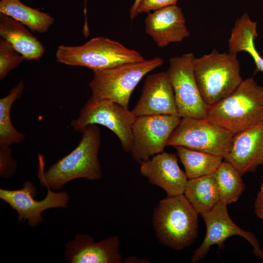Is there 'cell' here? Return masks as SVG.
<instances>
[{
    "mask_svg": "<svg viewBox=\"0 0 263 263\" xmlns=\"http://www.w3.org/2000/svg\"><path fill=\"white\" fill-rule=\"evenodd\" d=\"M77 146L44 171L45 163L38 155V176L40 184L60 190L68 182L78 178L97 180L102 175L98 154L101 145L100 129L95 124L87 126L81 132Z\"/></svg>",
    "mask_w": 263,
    "mask_h": 263,
    "instance_id": "6da1fadb",
    "label": "cell"
},
{
    "mask_svg": "<svg viewBox=\"0 0 263 263\" xmlns=\"http://www.w3.org/2000/svg\"><path fill=\"white\" fill-rule=\"evenodd\" d=\"M206 119L233 134L263 123V87L243 80L230 94L209 107Z\"/></svg>",
    "mask_w": 263,
    "mask_h": 263,
    "instance_id": "7a4b0ae2",
    "label": "cell"
},
{
    "mask_svg": "<svg viewBox=\"0 0 263 263\" xmlns=\"http://www.w3.org/2000/svg\"><path fill=\"white\" fill-rule=\"evenodd\" d=\"M198 214L184 194L160 200L152 218L159 242L177 250L191 245L198 235Z\"/></svg>",
    "mask_w": 263,
    "mask_h": 263,
    "instance_id": "3957f363",
    "label": "cell"
},
{
    "mask_svg": "<svg viewBox=\"0 0 263 263\" xmlns=\"http://www.w3.org/2000/svg\"><path fill=\"white\" fill-rule=\"evenodd\" d=\"M194 72L201 97L209 107L230 94L243 80L237 54L221 53L215 49L195 57Z\"/></svg>",
    "mask_w": 263,
    "mask_h": 263,
    "instance_id": "277c9868",
    "label": "cell"
},
{
    "mask_svg": "<svg viewBox=\"0 0 263 263\" xmlns=\"http://www.w3.org/2000/svg\"><path fill=\"white\" fill-rule=\"evenodd\" d=\"M163 62V59L157 56L93 71V78L88 84L92 91L90 99L109 100L129 109L131 96L138 83Z\"/></svg>",
    "mask_w": 263,
    "mask_h": 263,
    "instance_id": "5b68a950",
    "label": "cell"
},
{
    "mask_svg": "<svg viewBox=\"0 0 263 263\" xmlns=\"http://www.w3.org/2000/svg\"><path fill=\"white\" fill-rule=\"evenodd\" d=\"M56 56L59 63L85 67L93 71L145 60L139 52L103 37L93 38L78 46L61 45L57 49Z\"/></svg>",
    "mask_w": 263,
    "mask_h": 263,
    "instance_id": "8992f818",
    "label": "cell"
},
{
    "mask_svg": "<svg viewBox=\"0 0 263 263\" xmlns=\"http://www.w3.org/2000/svg\"><path fill=\"white\" fill-rule=\"evenodd\" d=\"M233 137V134L207 119L182 117L167 146H181L224 158L231 150Z\"/></svg>",
    "mask_w": 263,
    "mask_h": 263,
    "instance_id": "52a82bcc",
    "label": "cell"
},
{
    "mask_svg": "<svg viewBox=\"0 0 263 263\" xmlns=\"http://www.w3.org/2000/svg\"><path fill=\"white\" fill-rule=\"evenodd\" d=\"M136 118L132 111L118 103L89 98L81 109L78 117L72 121L71 125L79 132L91 124L104 126L118 137L123 150L130 152L133 143L132 127Z\"/></svg>",
    "mask_w": 263,
    "mask_h": 263,
    "instance_id": "ba28073f",
    "label": "cell"
},
{
    "mask_svg": "<svg viewBox=\"0 0 263 263\" xmlns=\"http://www.w3.org/2000/svg\"><path fill=\"white\" fill-rule=\"evenodd\" d=\"M193 53L171 57L166 72L172 86L178 115L206 119L209 108L200 93L194 72Z\"/></svg>",
    "mask_w": 263,
    "mask_h": 263,
    "instance_id": "9c48e42d",
    "label": "cell"
},
{
    "mask_svg": "<svg viewBox=\"0 0 263 263\" xmlns=\"http://www.w3.org/2000/svg\"><path fill=\"white\" fill-rule=\"evenodd\" d=\"M182 117L175 115L136 117L132 127V159L141 164L164 151L168 140Z\"/></svg>",
    "mask_w": 263,
    "mask_h": 263,
    "instance_id": "30bf717a",
    "label": "cell"
},
{
    "mask_svg": "<svg viewBox=\"0 0 263 263\" xmlns=\"http://www.w3.org/2000/svg\"><path fill=\"white\" fill-rule=\"evenodd\" d=\"M47 193L41 200H36L37 194L36 187L29 181L24 183L23 187L18 189L0 188V198L18 214V222L27 220L31 227L38 226L43 221L42 213L52 208H67L70 197L65 191L55 192L46 187Z\"/></svg>",
    "mask_w": 263,
    "mask_h": 263,
    "instance_id": "8fae6325",
    "label": "cell"
},
{
    "mask_svg": "<svg viewBox=\"0 0 263 263\" xmlns=\"http://www.w3.org/2000/svg\"><path fill=\"white\" fill-rule=\"evenodd\" d=\"M227 205L220 201L210 211L200 214L206 224V233L202 244L191 257V263H198L204 258L213 245H218L219 249L223 248L225 241L233 236L246 240L253 247L254 254L263 260V251L258 239L253 233L244 230L234 223L228 214Z\"/></svg>",
    "mask_w": 263,
    "mask_h": 263,
    "instance_id": "7c38bea8",
    "label": "cell"
},
{
    "mask_svg": "<svg viewBox=\"0 0 263 263\" xmlns=\"http://www.w3.org/2000/svg\"><path fill=\"white\" fill-rule=\"evenodd\" d=\"M132 112L136 117L178 115L173 89L167 72L147 76L141 96Z\"/></svg>",
    "mask_w": 263,
    "mask_h": 263,
    "instance_id": "4fadbf2b",
    "label": "cell"
},
{
    "mask_svg": "<svg viewBox=\"0 0 263 263\" xmlns=\"http://www.w3.org/2000/svg\"><path fill=\"white\" fill-rule=\"evenodd\" d=\"M120 241L113 236L99 242L86 234H77L67 242L64 259L70 263H121Z\"/></svg>",
    "mask_w": 263,
    "mask_h": 263,
    "instance_id": "5bb4252c",
    "label": "cell"
},
{
    "mask_svg": "<svg viewBox=\"0 0 263 263\" xmlns=\"http://www.w3.org/2000/svg\"><path fill=\"white\" fill-rule=\"evenodd\" d=\"M140 171L150 184L162 188L167 196L184 194L188 178L179 166L177 154H156L140 164Z\"/></svg>",
    "mask_w": 263,
    "mask_h": 263,
    "instance_id": "9a60e30c",
    "label": "cell"
},
{
    "mask_svg": "<svg viewBox=\"0 0 263 263\" xmlns=\"http://www.w3.org/2000/svg\"><path fill=\"white\" fill-rule=\"evenodd\" d=\"M145 24L146 33L160 47L181 42L190 35L182 9L176 5L149 13Z\"/></svg>",
    "mask_w": 263,
    "mask_h": 263,
    "instance_id": "2e32d148",
    "label": "cell"
},
{
    "mask_svg": "<svg viewBox=\"0 0 263 263\" xmlns=\"http://www.w3.org/2000/svg\"><path fill=\"white\" fill-rule=\"evenodd\" d=\"M224 159L242 175L263 166V123L234 134L231 150Z\"/></svg>",
    "mask_w": 263,
    "mask_h": 263,
    "instance_id": "e0dca14e",
    "label": "cell"
},
{
    "mask_svg": "<svg viewBox=\"0 0 263 263\" xmlns=\"http://www.w3.org/2000/svg\"><path fill=\"white\" fill-rule=\"evenodd\" d=\"M0 36L9 42L26 60H36L45 53L40 40L24 25L0 13Z\"/></svg>",
    "mask_w": 263,
    "mask_h": 263,
    "instance_id": "ac0fdd59",
    "label": "cell"
},
{
    "mask_svg": "<svg viewBox=\"0 0 263 263\" xmlns=\"http://www.w3.org/2000/svg\"><path fill=\"white\" fill-rule=\"evenodd\" d=\"M184 194L199 214L210 211L220 201L214 172L188 179Z\"/></svg>",
    "mask_w": 263,
    "mask_h": 263,
    "instance_id": "d6986e66",
    "label": "cell"
},
{
    "mask_svg": "<svg viewBox=\"0 0 263 263\" xmlns=\"http://www.w3.org/2000/svg\"><path fill=\"white\" fill-rule=\"evenodd\" d=\"M0 13L39 34L47 32L55 22L49 14L25 5L21 0H0Z\"/></svg>",
    "mask_w": 263,
    "mask_h": 263,
    "instance_id": "ffe728a7",
    "label": "cell"
},
{
    "mask_svg": "<svg viewBox=\"0 0 263 263\" xmlns=\"http://www.w3.org/2000/svg\"><path fill=\"white\" fill-rule=\"evenodd\" d=\"M258 37L257 22L251 20L247 13L238 18L232 29L228 39L229 52L237 54L244 51L248 53L256 65L263 61L257 51L255 40Z\"/></svg>",
    "mask_w": 263,
    "mask_h": 263,
    "instance_id": "44dd1931",
    "label": "cell"
},
{
    "mask_svg": "<svg viewBox=\"0 0 263 263\" xmlns=\"http://www.w3.org/2000/svg\"><path fill=\"white\" fill-rule=\"evenodd\" d=\"M176 154L185 168L188 179L198 178L214 172L224 158L183 146L174 147Z\"/></svg>",
    "mask_w": 263,
    "mask_h": 263,
    "instance_id": "7402d4cb",
    "label": "cell"
},
{
    "mask_svg": "<svg viewBox=\"0 0 263 263\" xmlns=\"http://www.w3.org/2000/svg\"><path fill=\"white\" fill-rule=\"evenodd\" d=\"M24 85L22 81L12 88L9 94L0 99V149L9 148L10 145L21 142L25 135L17 131L11 119V109L14 102L23 93Z\"/></svg>",
    "mask_w": 263,
    "mask_h": 263,
    "instance_id": "603a6c76",
    "label": "cell"
},
{
    "mask_svg": "<svg viewBox=\"0 0 263 263\" xmlns=\"http://www.w3.org/2000/svg\"><path fill=\"white\" fill-rule=\"evenodd\" d=\"M220 201L236 202L245 188L241 173L230 163L223 161L214 172Z\"/></svg>",
    "mask_w": 263,
    "mask_h": 263,
    "instance_id": "cb8c5ba5",
    "label": "cell"
},
{
    "mask_svg": "<svg viewBox=\"0 0 263 263\" xmlns=\"http://www.w3.org/2000/svg\"><path fill=\"white\" fill-rule=\"evenodd\" d=\"M24 59L6 39L0 38V79L16 68Z\"/></svg>",
    "mask_w": 263,
    "mask_h": 263,
    "instance_id": "d4e9b609",
    "label": "cell"
},
{
    "mask_svg": "<svg viewBox=\"0 0 263 263\" xmlns=\"http://www.w3.org/2000/svg\"><path fill=\"white\" fill-rule=\"evenodd\" d=\"M178 0H141L131 19L142 13H150L165 7L176 5Z\"/></svg>",
    "mask_w": 263,
    "mask_h": 263,
    "instance_id": "484cf974",
    "label": "cell"
},
{
    "mask_svg": "<svg viewBox=\"0 0 263 263\" xmlns=\"http://www.w3.org/2000/svg\"><path fill=\"white\" fill-rule=\"evenodd\" d=\"M17 167L16 162L12 157L11 149H0V177H11L15 173Z\"/></svg>",
    "mask_w": 263,
    "mask_h": 263,
    "instance_id": "4316f807",
    "label": "cell"
},
{
    "mask_svg": "<svg viewBox=\"0 0 263 263\" xmlns=\"http://www.w3.org/2000/svg\"><path fill=\"white\" fill-rule=\"evenodd\" d=\"M254 212L259 218L263 220V182L255 201Z\"/></svg>",
    "mask_w": 263,
    "mask_h": 263,
    "instance_id": "83f0119b",
    "label": "cell"
},
{
    "mask_svg": "<svg viewBox=\"0 0 263 263\" xmlns=\"http://www.w3.org/2000/svg\"><path fill=\"white\" fill-rule=\"evenodd\" d=\"M141 0H135L133 4L132 5L131 9H130V17H131V19L132 18V17L133 14H134V12L137 6V5H138L139 3L140 2Z\"/></svg>",
    "mask_w": 263,
    "mask_h": 263,
    "instance_id": "f1b7e54d",
    "label": "cell"
}]
</instances>
